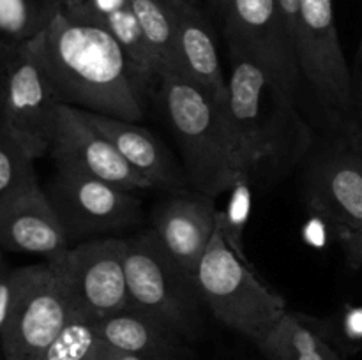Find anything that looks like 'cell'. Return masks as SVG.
<instances>
[{"mask_svg": "<svg viewBox=\"0 0 362 360\" xmlns=\"http://www.w3.org/2000/svg\"><path fill=\"white\" fill-rule=\"evenodd\" d=\"M28 42L62 104L141 122L156 81L105 28L60 9Z\"/></svg>", "mask_w": 362, "mask_h": 360, "instance_id": "6da1fadb", "label": "cell"}, {"mask_svg": "<svg viewBox=\"0 0 362 360\" xmlns=\"http://www.w3.org/2000/svg\"><path fill=\"white\" fill-rule=\"evenodd\" d=\"M225 113L240 172L253 189H269L304 164L315 134L297 106L296 90L264 66L230 53Z\"/></svg>", "mask_w": 362, "mask_h": 360, "instance_id": "7a4b0ae2", "label": "cell"}, {"mask_svg": "<svg viewBox=\"0 0 362 360\" xmlns=\"http://www.w3.org/2000/svg\"><path fill=\"white\" fill-rule=\"evenodd\" d=\"M156 95L182 154L189 186L216 198L228 193L240 175L225 104L175 73L156 80Z\"/></svg>", "mask_w": 362, "mask_h": 360, "instance_id": "3957f363", "label": "cell"}, {"mask_svg": "<svg viewBox=\"0 0 362 360\" xmlns=\"http://www.w3.org/2000/svg\"><path fill=\"white\" fill-rule=\"evenodd\" d=\"M194 281L204 306L216 320L257 342L288 311L285 296L264 284L218 232L198 265Z\"/></svg>", "mask_w": 362, "mask_h": 360, "instance_id": "277c9868", "label": "cell"}, {"mask_svg": "<svg viewBox=\"0 0 362 360\" xmlns=\"http://www.w3.org/2000/svg\"><path fill=\"white\" fill-rule=\"evenodd\" d=\"M124 265L131 307L180 335L197 330L205 307L197 281L168 256L151 228L124 239Z\"/></svg>", "mask_w": 362, "mask_h": 360, "instance_id": "5b68a950", "label": "cell"}, {"mask_svg": "<svg viewBox=\"0 0 362 360\" xmlns=\"http://www.w3.org/2000/svg\"><path fill=\"white\" fill-rule=\"evenodd\" d=\"M297 59L329 122L349 136L356 124V87L343 53L332 0H300Z\"/></svg>", "mask_w": 362, "mask_h": 360, "instance_id": "8992f818", "label": "cell"}, {"mask_svg": "<svg viewBox=\"0 0 362 360\" xmlns=\"http://www.w3.org/2000/svg\"><path fill=\"white\" fill-rule=\"evenodd\" d=\"M303 196L338 235L354 267H362V159L349 138L311 150L304 161Z\"/></svg>", "mask_w": 362, "mask_h": 360, "instance_id": "52a82bcc", "label": "cell"}, {"mask_svg": "<svg viewBox=\"0 0 362 360\" xmlns=\"http://www.w3.org/2000/svg\"><path fill=\"white\" fill-rule=\"evenodd\" d=\"M46 261L59 277L73 316L95 323L131 307L124 239L83 240Z\"/></svg>", "mask_w": 362, "mask_h": 360, "instance_id": "ba28073f", "label": "cell"}, {"mask_svg": "<svg viewBox=\"0 0 362 360\" xmlns=\"http://www.w3.org/2000/svg\"><path fill=\"white\" fill-rule=\"evenodd\" d=\"M60 104L30 42L13 46L0 80V129L30 157H45Z\"/></svg>", "mask_w": 362, "mask_h": 360, "instance_id": "9c48e42d", "label": "cell"}, {"mask_svg": "<svg viewBox=\"0 0 362 360\" xmlns=\"http://www.w3.org/2000/svg\"><path fill=\"white\" fill-rule=\"evenodd\" d=\"M73 318L48 261L14 268L9 314L0 334L6 360H35Z\"/></svg>", "mask_w": 362, "mask_h": 360, "instance_id": "30bf717a", "label": "cell"}, {"mask_svg": "<svg viewBox=\"0 0 362 360\" xmlns=\"http://www.w3.org/2000/svg\"><path fill=\"white\" fill-rule=\"evenodd\" d=\"M71 246L131 228L144 221L136 191L83 173L57 169L45 187Z\"/></svg>", "mask_w": 362, "mask_h": 360, "instance_id": "8fae6325", "label": "cell"}, {"mask_svg": "<svg viewBox=\"0 0 362 360\" xmlns=\"http://www.w3.org/2000/svg\"><path fill=\"white\" fill-rule=\"evenodd\" d=\"M223 18L230 53L255 60L297 92L300 81L297 48L286 30L278 2L228 0Z\"/></svg>", "mask_w": 362, "mask_h": 360, "instance_id": "7c38bea8", "label": "cell"}, {"mask_svg": "<svg viewBox=\"0 0 362 360\" xmlns=\"http://www.w3.org/2000/svg\"><path fill=\"white\" fill-rule=\"evenodd\" d=\"M48 155L57 169L83 173L136 193L152 187L74 106L60 104Z\"/></svg>", "mask_w": 362, "mask_h": 360, "instance_id": "4fadbf2b", "label": "cell"}, {"mask_svg": "<svg viewBox=\"0 0 362 360\" xmlns=\"http://www.w3.org/2000/svg\"><path fill=\"white\" fill-rule=\"evenodd\" d=\"M216 198L193 189L170 191L151 212V229L168 256L194 277L216 233Z\"/></svg>", "mask_w": 362, "mask_h": 360, "instance_id": "5bb4252c", "label": "cell"}, {"mask_svg": "<svg viewBox=\"0 0 362 360\" xmlns=\"http://www.w3.org/2000/svg\"><path fill=\"white\" fill-rule=\"evenodd\" d=\"M71 242L41 184L0 203V249L52 260Z\"/></svg>", "mask_w": 362, "mask_h": 360, "instance_id": "9a60e30c", "label": "cell"}, {"mask_svg": "<svg viewBox=\"0 0 362 360\" xmlns=\"http://www.w3.org/2000/svg\"><path fill=\"white\" fill-rule=\"evenodd\" d=\"M175 27V53L170 73L182 76L225 104L228 80L223 73L214 35L207 20L194 2L166 0Z\"/></svg>", "mask_w": 362, "mask_h": 360, "instance_id": "2e32d148", "label": "cell"}, {"mask_svg": "<svg viewBox=\"0 0 362 360\" xmlns=\"http://www.w3.org/2000/svg\"><path fill=\"white\" fill-rule=\"evenodd\" d=\"M81 113L99 133L105 134L115 145L120 155L152 187L168 191L187 189L189 180L184 166H180L172 152L140 122L92 113L87 109H81Z\"/></svg>", "mask_w": 362, "mask_h": 360, "instance_id": "e0dca14e", "label": "cell"}, {"mask_svg": "<svg viewBox=\"0 0 362 360\" xmlns=\"http://www.w3.org/2000/svg\"><path fill=\"white\" fill-rule=\"evenodd\" d=\"M62 11L76 20L90 21L105 28L151 80H158L156 60L129 0H80L69 7H62Z\"/></svg>", "mask_w": 362, "mask_h": 360, "instance_id": "ac0fdd59", "label": "cell"}, {"mask_svg": "<svg viewBox=\"0 0 362 360\" xmlns=\"http://www.w3.org/2000/svg\"><path fill=\"white\" fill-rule=\"evenodd\" d=\"M94 327L108 348L138 356L147 349L166 348L172 344L173 337L180 335L168 325L134 307L103 318L95 321Z\"/></svg>", "mask_w": 362, "mask_h": 360, "instance_id": "d6986e66", "label": "cell"}, {"mask_svg": "<svg viewBox=\"0 0 362 360\" xmlns=\"http://www.w3.org/2000/svg\"><path fill=\"white\" fill-rule=\"evenodd\" d=\"M258 344L283 360H336L310 320L290 311Z\"/></svg>", "mask_w": 362, "mask_h": 360, "instance_id": "ffe728a7", "label": "cell"}, {"mask_svg": "<svg viewBox=\"0 0 362 360\" xmlns=\"http://www.w3.org/2000/svg\"><path fill=\"white\" fill-rule=\"evenodd\" d=\"M62 9L59 0H0V37L25 44L37 37Z\"/></svg>", "mask_w": 362, "mask_h": 360, "instance_id": "44dd1931", "label": "cell"}, {"mask_svg": "<svg viewBox=\"0 0 362 360\" xmlns=\"http://www.w3.org/2000/svg\"><path fill=\"white\" fill-rule=\"evenodd\" d=\"M148 49L156 60L158 78L170 73L175 53V27L166 0H129Z\"/></svg>", "mask_w": 362, "mask_h": 360, "instance_id": "7402d4cb", "label": "cell"}, {"mask_svg": "<svg viewBox=\"0 0 362 360\" xmlns=\"http://www.w3.org/2000/svg\"><path fill=\"white\" fill-rule=\"evenodd\" d=\"M108 346L101 341L94 323L73 316L59 337L35 360H106Z\"/></svg>", "mask_w": 362, "mask_h": 360, "instance_id": "603a6c76", "label": "cell"}, {"mask_svg": "<svg viewBox=\"0 0 362 360\" xmlns=\"http://www.w3.org/2000/svg\"><path fill=\"white\" fill-rule=\"evenodd\" d=\"M232 196H230L228 205L223 212L218 210V217H216V232L221 235L226 246L240 258L246 265H251L247 260L246 253H244V228H246L247 221L251 215V200H253V187H251L250 180L246 175H240L233 187L230 189Z\"/></svg>", "mask_w": 362, "mask_h": 360, "instance_id": "cb8c5ba5", "label": "cell"}, {"mask_svg": "<svg viewBox=\"0 0 362 360\" xmlns=\"http://www.w3.org/2000/svg\"><path fill=\"white\" fill-rule=\"evenodd\" d=\"M34 161L6 131L0 129V203L39 184Z\"/></svg>", "mask_w": 362, "mask_h": 360, "instance_id": "d4e9b609", "label": "cell"}, {"mask_svg": "<svg viewBox=\"0 0 362 360\" xmlns=\"http://www.w3.org/2000/svg\"><path fill=\"white\" fill-rule=\"evenodd\" d=\"M13 272L14 268L9 267L4 251L0 249V334L6 325L7 314H9L11 296H13Z\"/></svg>", "mask_w": 362, "mask_h": 360, "instance_id": "484cf974", "label": "cell"}, {"mask_svg": "<svg viewBox=\"0 0 362 360\" xmlns=\"http://www.w3.org/2000/svg\"><path fill=\"white\" fill-rule=\"evenodd\" d=\"M281 13L283 21L286 25L290 37L293 39L297 48V30H299V13H300V0H276Z\"/></svg>", "mask_w": 362, "mask_h": 360, "instance_id": "4316f807", "label": "cell"}, {"mask_svg": "<svg viewBox=\"0 0 362 360\" xmlns=\"http://www.w3.org/2000/svg\"><path fill=\"white\" fill-rule=\"evenodd\" d=\"M346 330L350 337H362V307L352 309L346 314Z\"/></svg>", "mask_w": 362, "mask_h": 360, "instance_id": "83f0119b", "label": "cell"}, {"mask_svg": "<svg viewBox=\"0 0 362 360\" xmlns=\"http://www.w3.org/2000/svg\"><path fill=\"white\" fill-rule=\"evenodd\" d=\"M349 141L354 147V150L357 152V155L362 159V113H359L356 119V124H354L352 131L349 133Z\"/></svg>", "mask_w": 362, "mask_h": 360, "instance_id": "f1b7e54d", "label": "cell"}, {"mask_svg": "<svg viewBox=\"0 0 362 360\" xmlns=\"http://www.w3.org/2000/svg\"><path fill=\"white\" fill-rule=\"evenodd\" d=\"M13 46H18V44H9V42H6L2 37H0V80H2V73H4V67H6V60H7V56H9V52Z\"/></svg>", "mask_w": 362, "mask_h": 360, "instance_id": "f546056e", "label": "cell"}, {"mask_svg": "<svg viewBox=\"0 0 362 360\" xmlns=\"http://www.w3.org/2000/svg\"><path fill=\"white\" fill-rule=\"evenodd\" d=\"M106 360H144L138 355H131V353H120L115 352V349L108 348V359Z\"/></svg>", "mask_w": 362, "mask_h": 360, "instance_id": "4dcf8cb0", "label": "cell"}, {"mask_svg": "<svg viewBox=\"0 0 362 360\" xmlns=\"http://www.w3.org/2000/svg\"><path fill=\"white\" fill-rule=\"evenodd\" d=\"M356 112H357V115L362 113V80H361L359 88L356 90ZM356 119H357V116H356Z\"/></svg>", "mask_w": 362, "mask_h": 360, "instance_id": "1f68e13d", "label": "cell"}, {"mask_svg": "<svg viewBox=\"0 0 362 360\" xmlns=\"http://www.w3.org/2000/svg\"><path fill=\"white\" fill-rule=\"evenodd\" d=\"M226 2H228V0H209V4H211V6L214 7V9L218 11V13H221V14H223V11H225Z\"/></svg>", "mask_w": 362, "mask_h": 360, "instance_id": "d6a6232c", "label": "cell"}, {"mask_svg": "<svg viewBox=\"0 0 362 360\" xmlns=\"http://www.w3.org/2000/svg\"><path fill=\"white\" fill-rule=\"evenodd\" d=\"M357 67H361L362 69V35H361L359 48H357Z\"/></svg>", "mask_w": 362, "mask_h": 360, "instance_id": "836d02e7", "label": "cell"}, {"mask_svg": "<svg viewBox=\"0 0 362 360\" xmlns=\"http://www.w3.org/2000/svg\"><path fill=\"white\" fill-rule=\"evenodd\" d=\"M59 2L62 7H69V6H73V4L80 2V0H59Z\"/></svg>", "mask_w": 362, "mask_h": 360, "instance_id": "e575fe53", "label": "cell"}, {"mask_svg": "<svg viewBox=\"0 0 362 360\" xmlns=\"http://www.w3.org/2000/svg\"><path fill=\"white\" fill-rule=\"evenodd\" d=\"M186 2H194V4H197V0H186Z\"/></svg>", "mask_w": 362, "mask_h": 360, "instance_id": "d590c367", "label": "cell"}]
</instances>
